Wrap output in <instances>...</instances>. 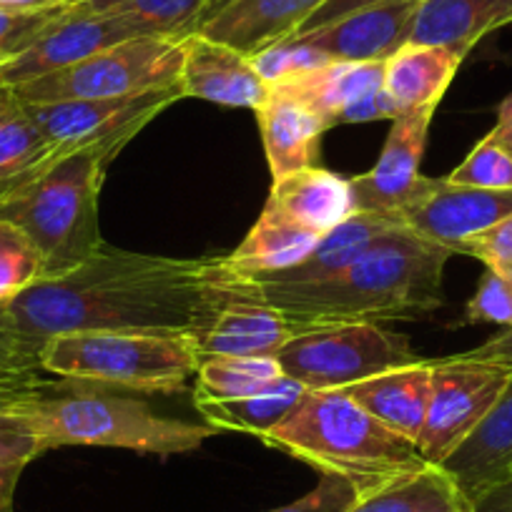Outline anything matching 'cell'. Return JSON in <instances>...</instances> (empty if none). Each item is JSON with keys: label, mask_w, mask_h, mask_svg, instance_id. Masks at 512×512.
<instances>
[{"label": "cell", "mask_w": 512, "mask_h": 512, "mask_svg": "<svg viewBox=\"0 0 512 512\" xmlns=\"http://www.w3.org/2000/svg\"><path fill=\"white\" fill-rule=\"evenodd\" d=\"M221 259H171L103 244L86 264L43 277L11 304L13 322L38 352L73 332H204L244 289Z\"/></svg>", "instance_id": "1"}, {"label": "cell", "mask_w": 512, "mask_h": 512, "mask_svg": "<svg viewBox=\"0 0 512 512\" xmlns=\"http://www.w3.org/2000/svg\"><path fill=\"white\" fill-rule=\"evenodd\" d=\"M452 251L397 229L382 236L342 274L312 284L251 282L259 297L297 322L422 319L442 307V277Z\"/></svg>", "instance_id": "2"}, {"label": "cell", "mask_w": 512, "mask_h": 512, "mask_svg": "<svg viewBox=\"0 0 512 512\" xmlns=\"http://www.w3.org/2000/svg\"><path fill=\"white\" fill-rule=\"evenodd\" d=\"M264 445L352 482L359 495L427 465L420 447L374 420L344 390L307 392Z\"/></svg>", "instance_id": "3"}, {"label": "cell", "mask_w": 512, "mask_h": 512, "mask_svg": "<svg viewBox=\"0 0 512 512\" xmlns=\"http://www.w3.org/2000/svg\"><path fill=\"white\" fill-rule=\"evenodd\" d=\"M116 144H93L63 156L33 186L0 204V216L21 226L43 256V277H61L86 264L103 246L98 194Z\"/></svg>", "instance_id": "4"}, {"label": "cell", "mask_w": 512, "mask_h": 512, "mask_svg": "<svg viewBox=\"0 0 512 512\" xmlns=\"http://www.w3.org/2000/svg\"><path fill=\"white\" fill-rule=\"evenodd\" d=\"M46 450L56 447H116L144 455H184L216 435L214 427L174 420L136 397L103 392H68L28 405Z\"/></svg>", "instance_id": "5"}, {"label": "cell", "mask_w": 512, "mask_h": 512, "mask_svg": "<svg viewBox=\"0 0 512 512\" xmlns=\"http://www.w3.org/2000/svg\"><path fill=\"white\" fill-rule=\"evenodd\" d=\"M201 354L191 334L73 332L41 349V367L71 382L176 395L196 377Z\"/></svg>", "instance_id": "6"}, {"label": "cell", "mask_w": 512, "mask_h": 512, "mask_svg": "<svg viewBox=\"0 0 512 512\" xmlns=\"http://www.w3.org/2000/svg\"><path fill=\"white\" fill-rule=\"evenodd\" d=\"M186 38H131L76 66L13 86L11 91L21 103L91 101L161 91L179 83Z\"/></svg>", "instance_id": "7"}, {"label": "cell", "mask_w": 512, "mask_h": 512, "mask_svg": "<svg viewBox=\"0 0 512 512\" xmlns=\"http://www.w3.org/2000/svg\"><path fill=\"white\" fill-rule=\"evenodd\" d=\"M289 379L309 392L344 390L390 369L420 362L407 334L374 322L312 324L277 352Z\"/></svg>", "instance_id": "8"}, {"label": "cell", "mask_w": 512, "mask_h": 512, "mask_svg": "<svg viewBox=\"0 0 512 512\" xmlns=\"http://www.w3.org/2000/svg\"><path fill=\"white\" fill-rule=\"evenodd\" d=\"M510 379V367L467 352L432 362L430 402L417 440L422 457L442 465L485 420Z\"/></svg>", "instance_id": "9"}, {"label": "cell", "mask_w": 512, "mask_h": 512, "mask_svg": "<svg viewBox=\"0 0 512 512\" xmlns=\"http://www.w3.org/2000/svg\"><path fill=\"white\" fill-rule=\"evenodd\" d=\"M181 98L184 91L181 83H176L139 96L23 103V108L43 128V134L68 156L93 144H116L123 149L141 128L149 126L161 111Z\"/></svg>", "instance_id": "10"}, {"label": "cell", "mask_w": 512, "mask_h": 512, "mask_svg": "<svg viewBox=\"0 0 512 512\" xmlns=\"http://www.w3.org/2000/svg\"><path fill=\"white\" fill-rule=\"evenodd\" d=\"M512 216V189H475L425 176L397 221L420 239L462 254L467 241Z\"/></svg>", "instance_id": "11"}, {"label": "cell", "mask_w": 512, "mask_h": 512, "mask_svg": "<svg viewBox=\"0 0 512 512\" xmlns=\"http://www.w3.org/2000/svg\"><path fill=\"white\" fill-rule=\"evenodd\" d=\"M144 33L134 23L116 16H103L68 3L28 48L0 66V86H21L48 73L63 71L106 48L118 46Z\"/></svg>", "instance_id": "12"}, {"label": "cell", "mask_w": 512, "mask_h": 512, "mask_svg": "<svg viewBox=\"0 0 512 512\" xmlns=\"http://www.w3.org/2000/svg\"><path fill=\"white\" fill-rule=\"evenodd\" d=\"M435 113L437 108H422L400 113L392 121L390 136L384 141L377 164L367 174L349 179L357 211L397 219V214L410 204L425 181L420 166Z\"/></svg>", "instance_id": "13"}, {"label": "cell", "mask_w": 512, "mask_h": 512, "mask_svg": "<svg viewBox=\"0 0 512 512\" xmlns=\"http://www.w3.org/2000/svg\"><path fill=\"white\" fill-rule=\"evenodd\" d=\"M417 8L420 0H390L294 38L322 51L329 61L384 63L410 43Z\"/></svg>", "instance_id": "14"}, {"label": "cell", "mask_w": 512, "mask_h": 512, "mask_svg": "<svg viewBox=\"0 0 512 512\" xmlns=\"http://www.w3.org/2000/svg\"><path fill=\"white\" fill-rule=\"evenodd\" d=\"M307 324L297 322L282 309L264 302L254 284L246 279L219 317L194 337L201 359L204 357H277L279 349L304 332Z\"/></svg>", "instance_id": "15"}, {"label": "cell", "mask_w": 512, "mask_h": 512, "mask_svg": "<svg viewBox=\"0 0 512 512\" xmlns=\"http://www.w3.org/2000/svg\"><path fill=\"white\" fill-rule=\"evenodd\" d=\"M179 83L184 98L229 108L259 111L269 98V83L256 73L251 56L201 33L186 38Z\"/></svg>", "instance_id": "16"}, {"label": "cell", "mask_w": 512, "mask_h": 512, "mask_svg": "<svg viewBox=\"0 0 512 512\" xmlns=\"http://www.w3.org/2000/svg\"><path fill=\"white\" fill-rule=\"evenodd\" d=\"M327 0H226L199 23L196 33L254 56L294 36Z\"/></svg>", "instance_id": "17"}, {"label": "cell", "mask_w": 512, "mask_h": 512, "mask_svg": "<svg viewBox=\"0 0 512 512\" xmlns=\"http://www.w3.org/2000/svg\"><path fill=\"white\" fill-rule=\"evenodd\" d=\"M254 113L274 179L317 166L319 141L329 131L319 113L279 86H269V98Z\"/></svg>", "instance_id": "18"}, {"label": "cell", "mask_w": 512, "mask_h": 512, "mask_svg": "<svg viewBox=\"0 0 512 512\" xmlns=\"http://www.w3.org/2000/svg\"><path fill=\"white\" fill-rule=\"evenodd\" d=\"M432 362H415L407 367L390 369L377 377L344 387L349 397L374 420L395 430L410 442L420 440L430 402Z\"/></svg>", "instance_id": "19"}, {"label": "cell", "mask_w": 512, "mask_h": 512, "mask_svg": "<svg viewBox=\"0 0 512 512\" xmlns=\"http://www.w3.org/2000/svg\"><path fill=\"white\" fill-rule=\"evenodd\" d=\"M267 206L297 221L304 229L317 231L319 236L329 234L342 221L357 214L352 181L322 166H309L274 179Z\"/></svg>", "instance_id": "20"}, {"label": "cell", "mask_w": 512, "mask_h": 512, "mask_svg": "<svg viewBox=\"0 0 512 512\" xmlns=\"http://www.w3.org/2000/svg\"><path fill=\"white\" fill-rule=\"evenodd\" d=\"M470 502L512 470V379L485 420L442 462Z\"/></svg>", "instance_id": "21"}, {"label": "cell", "mask_w": 512, "mask_h": 512, "mask_svg": "<svg viewBox=\"0 0 512 512\" xmlns=\"http://www.w3.org/2000/svg\"><path fill=\"white\" fill-rule=\"evenodd\" d=\"M319 239L322 236L317 231L304 229L297 221L264 206L262 216L256 219L244 241L229 256H224V264L236 277L259 282L302 264L317 249Z\"/></svg>", "instance_id": "22"}, {"label": "cell", "mask_w": 512, "mask_h": 512, "mask_svg": "<svg viewBox=\"0 0 512 512\" xmlns=\"http://www.w3.org/2000/svg\"><path fill=\"white\" fill-rule=\"evenodd\" d=\"M512 23V0H420L410 43L467 56L492 31Z\"/></svg>", "instance_id": "23"}, {"label": "cell", "mask_w": 512, "mask_h": 512, "mask_svg": "<svg viewBox=\"0 0 512 512\" xmlns=\"http://www.w3.org/2000/svg\"><path fill=\"white\" fill-rule=\"evenodd\" d=\"M462 61L465 56L450 48L407 43L390 61H384V91L400 113L437 108Z\"/></svg>", "instance_id": "24"}, {"label": "cell", "mask_w": 512, "mask_h": 512, "mask_svg": "<svg viewBox=\"0 0 512 512\" xmlns=\"http://www.w3.org/2000/svg\"><path fill=\"white\" fill-rule=\"evenodd\" d=\"M397 229H405L397 219L382 214H369V211H357L347 221L324 234L319 239L317 249L297 267L287 269L282 274H274L259 282H277V284H312L332 279L342 274L344 269L352 267L364 251L372 249L382 236L392 234Z\"/></svg>", "instance_id": "25"}, {"label": "cell", "mask_w": 512, "mask_h": 512, "mask_svg": "<svg viewBox=\"0 0 512 512\" xmlns=\"http://www.w3.org/2000/svg\"><path fill=\"white\" fill-rule=\"evenodd\" d=\"M347 512H472V502L445 467L427 462L359 495Z\"/></svg>", "instance_id": "26"}, {"label": "cell", "mask_w": 512, "mask_h": 512, "mask_svg": "<svg viewBox=\"0 0 512 512\" xmlns=\"http://www.w3.org/2000/svg\"><path fill=\"white\" fill-rule=\"evenodd\" d=\"M279 88L307 103L314 113L324 118L327 128L339 126V116L359 98L384 88V63H349L332 61L322 68L302 73L292 81L279 83Z\"/></svg>", "instance_id": "27"}, {"label": "cell", "mask_w": 512, "mask_h": 512, "mask_svg": "<svg viewBox=\"0 0 512 512\" xmlns=\"http://www.w3.org/2000/svg\"><path fill=\"white\" fill-rule=\"evenodd\" d=\"M63 156L21 103L18 111L0 121V204L36 184Z\"/></svg>", "instance_id": "28"}, {"label": "cell", "mask_w": 512, "mask_h": 512, "mask_svg": "<svg viewBox=\"0 0 512 512\" xmlns=\"http://www.w3.org/2000/svg\"><path fill=\"white\" fill-rule=\"evenodd\" d=\"M307 387L297 379L284 377L274 384L272 390H264L259 395L244 397V400H224V402H199L196 410L206 420V425L219 430H234L254 435L259 440L269 435L274 427L282 425L289 412L304 400Z\"/></svg>", "instance_id": "29"}, {"label": "cell", "mask_w": 512, "mask_h": 512, "mask_svg": "<svg viewBox=\"0 0 512 512\" xmlns=\"http://www.w3.org/2000/svg\"><path fill=\"white\" fill-rule=\"evenodd\" d=\"M287 377L277 357H204L194 377V405L244 400Z\"/></svg>", "instance_id": "30"}, {"label": "cell", "mask_w": 512, "mask_h": 512, "mask_svg": "<svg viewBox=\"0 0 512 512\" xmlns=\"http://www.w3.org/2000/svg\"><path fill=\"white\" fill-rule=\"evenodd\" d=\"M43 374L38 352L21 337L8 307H0V412H21L56 390Z\"/></svg>", "instance_id": "31"}, {"label": "cell", "mask_w": 512, "mask_h": 512, "mask_svg": "<svg viewBox=\"0 0 512 512\" xmlns=\"http://www.w3.org/2000/svg\"><path fill=\"white\" fill-rule=\"evenodd\" d=\"M103 16L134 23L144 36L186 38L196 33L214 0H68Z\"/></svg>", "instance_id": "32"}, {"label": "cell", "mask_w": 512, "mask_h": 512, "mask_svg": "<svg viewBox=\"0 0 512 512\" xmlns=\"http://www.w3.org/2000/svg\"><path fill=\"white\" fill-rule=\"evenodd\" d=\"M43 256L26 231L0 216V307L43 279Z\"/></svg>", "instance_id": "33"}, {"label": "cell", "mask_w": 512, "mask_h": 512, "mask_svg": "<svg viewBox=\"0 0 512 512\" xmlns=\"http://www.w3.org/2000/svg\"><path fill=\"white\" fill-rule=\"evenodd\" d=\"M447 181L475 189H512V154L505 144L487 134Z\"/></svg>", "instance_id": "34"}, {"label": "cell", "mask_w": 512, "mask_h": 512, "mask_svg": "<svg viewBox=\"0 0 512 512\" xmlns=\"http://www.w3.org/2000/svg\"><path fill=\"white\" fill-rule=\"evenodd\" d=\"M256 73L269 83V86H279L284 81H292V78L302 76V73L314 71V68L327 66L329 61L322 51L307 46L299 38L289 36L284 41L272 43V46L262 48L259 53L251 56Z\"/></svg>", "instance_id": "35"}, {"label": "cell", "mask_w": 512, "mask_h": 512, "mask_svg": "<svg viewBox=\"0 0 512 512\" xmlns=\"http://www.w3.org/2000/svg\"><path fill=\"white\" fill-rule=\"evenodd\" d=\"M465 324H500L512 329V284L497 269L485 267L477 292L465 307Z\"/></svg>", "instance_id": "36"}, {"label": "cell", "mask_w": 512, "mask_h": 512, "mask_svg": "<svg viewBox=\"0 0 512 512\" xmlns=\"http://www.w3.org/2000/svg\"><path fill=\"white\" fill-rule=\"evenodd\" d=\"M46 445L36 422L26 412H0V467L28 465L43 455Z\"/></svg>", "instance_id": "37"}, {"label": "cell", "mask_w": 512, "mask_h": 512, "mask_svg": "<svg viewBox=\"0 0 512 512\" xmlns=\"http://www.w3.org/2000/svg\"><path fill=\"white\" fill-rule=\"evenodd\" d=\"M359 490L339 475H322L319 485L289 505L267 512H347L357 502Z\"/></svg>", "instance_id": "38"}, {"label": "cell", "mask_w": 512, "mask_h": 512, "mask_svg": "<svg viewBox=\"0 0 512 512\" xmlns=\"http://www.w3.org/2000/svg\"><path fill=\"white\" fill-rule=\"evenodd\" d=\"M61 11L63 8L41 13L0 11V63H8L11 58H16L23 48L31 46L38 38V33H41Z\"/></svg>", "instance_id": "39"}, {"label": "cell", "mask_w": 512, "mask_h": 512, "mask_svg": "<svg viewBox=\"0 0 512 512\" xmlns=\"http://www.w3.org/2000/svg\"><path fill=\"white\" fill-rule=\"evenodd\" d=\"M462 254L475 256L485 267L492 269L512 264V216H507L500 224H495L492 229L482 231L475 239L467 241Z\"/></svg>", "instance_id": "40"}, {"label": "cell", "mask_w": 512, "mask_h": 512, "mask_svg": "<svg viewBox=\"0 0 512 512\" xmlns=\"http://www.w3.org/2000/svg\"><path fill=\"white\" fill-rule=\"evenodd\" d=\"M397 116H400V111H397L395 101H392V98L387 96V91L382 88V91L369 93V96L359 98L357 103H352V106L339 116V123H367V121H382V118L395 121Z\"/></svg>", "instance_id": "41"}, {"label": "cell", "mask_w": 512, "mask_h": 512, "mask_svg": "<svg viewBox=\"0 0 512 512\" xmlns=\"http://www.w3.org/2000/svg\"><path fill=\"white\" fill-rule=\"evenodd\" d=\"M379 3H390V0H327L319 11H314L312 16L304 21V26L299 28L297 33H309L314 31V28H322L327 26V23H334L337 18L349 16V13L362 11V8H369V6H379ZM297 33H294V36H297Z\"/></svg>", "instance_id": "42"}, {"label": "cell", "mask_w": 512, "mask_h": 512, "mask_svg": "<svg viewBox=\"0 0 512 512\" xmlns=\"http://www.w3.org/2000/svg\"><path fill=\"white\" fill-rule=\"evenodd\" d=\"M472 512H512V470L472 502Z\"/></svg>", "instance_id": "43"}, {"label": "cell", "mask_w": 512, "mask_h": 512, "mask_svg": "<svg viewBox=\"0 0 512 512\" xmlns=\"http://www.w3.org/2000/svg\"><path fill=\"white\" fill-rule=\"evenodd\" d=\"M467 354H472V357H482V359H495V362L505 364V367L512 369V329H505L502 334L487 339L485 344L470 349Z\"/></svg>", "instance_id": "44"}, {"label": "cell", "mask_w": 512, "mask_h": 512, "mask_svg": "<svg viewBox=\"0 0 512 512\" xmlns=\"http://www.w3.org/2000/svg\"><path fill=\"white\" fill-rule=\"evenodd\" d=\"M23 470H26V465L0 467V512H13V497H16V487Z\"/></svg>", "instance_id": "45"}, {"label": "cell", "mask_w": 512, "mask_h": 512, "mask_svg": "<svg viewBox=\"0 0 512 512\" xmlns=\"http://www.w3.org/2000/svg\"><path fill=\"white\" fill-rule=\"evenodd\" d=\"M68 0H0V11L8 13H41L66 8Z\"/></svg>", "instance_id": "46"}, {"label": "cell", "mask_w": 512, "mask_h": 512, "mask_svg": "<svg viewBox=\"0 0 512 512\" xmlns=\"http://www.w3.org/2000/svg\"><path fill=\"white\" fill-rule=\"evenodd\" d=\"M500 144L510 146L512 144V93L502 98L500 108H497V123L490 131Z\"/></svg>", "instance_id": "47"}, {"label": "cell", "mask_w": 512, "mask_h": 512, "mask_svg": "<svg viewBox=\"0 0 512 512\" xmlns=\"http://www.w3.org/2000/svg\"><path fill=\"white\" fill-rule=\"evenodd\" d=\"M21 101L13 96V91L8 86H0V121H6L13 111H18Z\"/></svg>", "instance_id": "48"}, {"label": "cell", "mask_w": 512, "mask_h": 512, "mask_svg": "<svg viewBox=\"0 0 512 512\" xmlns=\"http://www.w3.org/2000/svg\"><path fill=\"white\" fill-rule=\"evenodd\" d=\"M490 269H492V267H490ZM497 272H500L502 277H505L507 282L512 284V264H505V267H497Z\"/></svg>", "instance_id": "49"}, {"label": "cell", "mask_w": 512, "mask_h": 512, "mask_svg": "<svg viewBox=\"0 0 512 512\" xmlns=\"http://www.w3.org/2000/svg\"><path fill=\"white\" fill-rule=\"evenodd\" d=\"M224 3H226V0H219V3H216V6L211 8V11H216V8H219V6H224ZM211 11H209V13H211ZM209 13H206V16H209ZM206 16H204V18H206ZM204 18H201V21H204Z\"/></svg>", "instance_id": "50"}, {"label": "cell", "mask_w": 512, "mask_h": 512, "mask_svg": "<svg viewBox=\"0 0 512 512\" xmlns=\"http://www.w3.org/2000/svg\"><path fill=\"white\" fill-rule=\"evenodd\" d=\"M216 3H219V0H214V3H211V6H209V11H211V8H214V6H216ZM209 11H206V13H209Z\"/></svg>", "instance_id": "51"}, {"label": "cell", "mask_w": 512, "mask_h": 512, "mask_svg": "<svg viewBox=\"0 0 512 512\" xmlns=\"http://www.w3.org/2000/svg\"><path fill=\"white\" fill-rule=\"evenodd\" d=\"M507 151H510V154H512V144H510V146H507Z\"/></svg>", "instance_id": "52"}, {"label": "cell", "mask_w": 512, "mask_h": 512, "mask_svg": "<svg viewBox=\"0 0 512 512\" xmlns=\"http://www.w3.org/2000/svg\"><path fill=\"white\" fill-rule=\"evenodd\" d=\"M0 66H3V63H0Z\"/></svg>", "instance_id": "53"}]
</instances>
